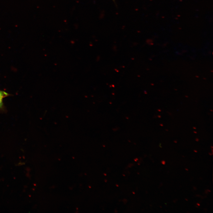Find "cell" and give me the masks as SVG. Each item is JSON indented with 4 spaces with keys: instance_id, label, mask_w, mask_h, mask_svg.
I'll return each instance as SVG.
<instances>
[{
    "instance_id": "13",
    "label": "cell",
    "mask_w": 213,
    "mask_h": 213,
    "mask_svg": "<svg viewBox=\"0 0 213 213\" xmlns=\"http://www.w3.org/2000/svg\"><path fill=\"white\" fill-rule=\"evenodd\" d=\"M193 129H196V128L195 127H193Z\"/></svg>"
},
{
    "instance_id": "14",
    "label": "cell",
    "mask_w": 213,
    "mask_h": 213,
    "mask_svg": "<svg viewBox=\"0 0 213 213\" xmlns=\"http://www.w3.org/2000/svg\"><path fill=\"white\" fill-rule=\"evenodd\" d=\"M185 200L186 201H188V199H185Z\"/></svg>"
},
{
    "instance_id": "12",
    "label": "cell",
    "mask_w": 213,
    "mask_h": 213,
    "mask_svg": "<svg viewBox=\"0 0 213 213\" xmlns=\"http://www.w3.org/2000/svg\"><path fill=\"white\" fill-rule=\"evenodd\" d=\"M193 132H194V133H197L195 131H193Z\"/></svg>"
},
{
    "instance_id": "15",
    "label": "cell",
    "mask_w": 213,
    "mask_h": 213,
    "mask_svg": "<svg viewBox=\"0 0 213 213\" xmlns=\"http://www.w3.org/2000/svg\"><path fill=\"white\" fill-rule=\"evenodd\" d=\"M210 111H211V112L212 111V109H210Z\"/></svg>"
},
{
    "instance_id": "1",
    "label": "cell",
    "mask_w": 213,
    "mask_h": 213,
    "mask_svg": "<svg viewBox=\"0 0 213 213\" xmlns=\"http://www.w3.org/2000/svg\"><path fill=\"white\" fill-rule=\"evenodd\" d=\"M12 96L5 91L0 90V113H6L7 109L3 102V99L6 97Z\"/></svg>"
},
{
    "instance_id": "3",
    "label": "cell",
    "mask_w": 213,
    "mask_h": 213,
    "mask_svg": "<svg viewBox=\"0 0 213 213\" xmlns=\"http://www.w3.org/2000/svg\"><path fill=\"white\" fill-rule=\"evenodd\" d=\"M195 140L196 141L198 142L199 141V139L198 138H196Z\"/></svg>"
},
{
    "instance_id": "8",
    "label": "cell",
    "mask_w": 213,
    "mask_h": 213,
    "mask_svg": "<svg viewBox=\"0 0 213 213\" xmlns=\"http://www.w3.org/2000/svg\"><path fill=\"white\" fill-rule=\"evenodd\" d=\"M209 154L210 155H212V153L211 154L210 153H209Z\"/></svg>"
},
{
    "instance_id": "11",
    "label": "cell",
    "mask_w": 213,
    "mask_h": 213,
    "mask_svg": "<svg viewBox=\"0 0 213 213\" xmlns=\"http://www.w3.org/2000/svg\"><path fill=\"white\" fill-rule=\"evenodd\" d=\"M158 111H159V112H161V110L160 109H158Z\"/></svg>"
},
{
    "instance_id": "6",
    "label": "cell",
    "mask_w": 213,
    "mask_h": 213,
    "mask_svg": "<svg viewBox=\"0 0 213 213\" xmlns=\"http://www.w3.org/2000/svg\"><path fill=\"white\" fill-rule=\"evenodd\" d=\"M194 151L195 152H196V153L197 152V151L196 150H194Z\"/></svg>"
},
{
    "instance_id": "5",
    "label": "cell",
    "mask_w": 213,
    "mask_h": 213,
    "mask_svg": "<svg viewBox=\"0 0 213 213\" xmlns=\"http://www.w3.org/2000/svg\"><path fill=\"white\" fill-rule=\"evenodd\" d=\"M174 142V143H177V142L176 140H175Z\"/></svg>"
},
{
    "instance_id": "18",
    "label": "cell",
    "mask_w": 213,
    "mask_h": 213,
    "mask_svg": "<svg viewBox=\"0 0 213 213\" xmlns=\"http://www.w3.org/2000/svg\"><path fill=\"white\" fill-rule=\"evenodd\" d=\"M212 152H213V149H212Z\"/></svg>"
},
{
    "instance_id": "17",
    "label": "cell",
    "mask_w": 213,
    "mask_h": 213,
    "mask_svg": "<svg viewBox=\"0 0 213 213\" xmlns=\"http://www.w3.org/2000/svg\"><path fill=\"white\" fill-rule=\"evenodd\" d=\"M166 130V131H168V130Z\"/></svg>"
},
{
    "instance_id": "2",
    "label": "cell",
    "mask_w": 213,
    "mask_h": 213,
    "mask_svg": "<svg viewBox=\"0 0 213 213\" xmlns=\"http://www.w3.org/2000/svg\"><path fill=\"white\" fill-rule=\"evenodd\" d=\"M161 163L163 165H165L166 163V162L164 160H162L161 161Z\"/></svg>"
},
{
    "instance_id": "4",
    "label": "cell",
    "mask_w": 213,
    "mask_h": 213,
    "mask_svg": "<svg viewBox=\"0 0 213 213\" xmlns=\"http://www.w3.org/2000/svg\"><path fill=\"white\" fill-rule=\"evenodd\" d=\"M196 204H197V205L198 206H200V204L199 203H197Z\"/></svg>"
},
{
    "instance_id": "16",
    "label": "cell",
    "mask_w": 213,
    "mask_h": 213,
    "mask_svg": "<svg viewBox=\"0 0 213 213\" xmlns=\"http://www.w3.org/2000/svg\"><path fill=\"white\" fill-rule=\"evenodd\" d=\"M211 147L212 148V149L213 148V146H211Z\"/></svg>"
},
{
    "instance_id": "10",
    "label": "cell",
    "mask_w": 213,
    "mask_h": 213,
    "mask_svg": "<svg viewBox=\"0 0 213 213\" xmlns=\"http://www.w3.org/2000/svg\"><path fill=\"white\" fill-rule=\"evenodd\" d=\"M158 117H159V118H161V116L160 115H159L158 116Z\"/></svg>"
},
{
    "instance_id": "7",
    "label": "cell",
    "mask_w": 213,
    "mask_h": 213,
    "mask_svg": "<svg viewBox=\"0 0 213 213\" xmlns=\"http://www.w3.org/2000/svg\"><path fill=\"white\" fill-rule=\"evenodd\" d=\"M160 125L161 126H163V125L162 124H160Z\"/></svg>"
},
{
    "instance_id": "9",
    "label": "cell",
    "mask_w": 213,
    "mask_h": 213,
    "mask_svg": "<svg viewBox=\"0 0 213 213\" xmlns=\"http://www.w3.org/2000/svg\"><path fill=\"white\" fill-rule=\"evenodd\" d=\"M185 169V170H186V171H188V169L187 168H186Z\"/></svg>"
}]
</instances>
